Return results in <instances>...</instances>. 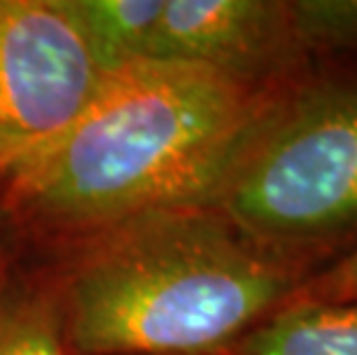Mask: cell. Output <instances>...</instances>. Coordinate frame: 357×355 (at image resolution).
I'll list each match as a JSON object with an SVG mask.
<instances>
[{
	"mask_svg": "<svg viewBox=\"0 0 357 355\" xmlns=\"http://www.w3.org/2000/svg\"><path fill=\"white\" fill-rule=\"evenodd\" d=\"M295 44L309 65H357V0H288Z\"/></svg>",
	"mask_w": 357,
	"mask_h": 355,
	"instance_id": "cell-8",
	"label": "cell"
},
{
	"mask_svg": "<svg viewBox=\"0 0 357 355\" xmlns=\"http://www.w3.org/2000/svg\"><path fill=\"white\" fill-rule=\"evenodd\" d=\"M270 86L143 58L106 74L74 123L17 166L12 192L65 224L116 226L212 208Z\"/></svg>",
	"mask_w": 357,
	"mask_h": 355,
	"instance_id": "cell-1",
	"label": "cell"
},
{
	"mask_svg": "<svg viewBox=\"0 0 357 355\" xmlns=\"http://www.w3.org/2000/svg\"><path fill=\"white\" fill-rule=\"evenodd\" d=\"M307 277L357 247V65L272 86L212 208Z\"/></svg>",
	"mask_w": 357,
	"mask_h": 355,
	"instance_id": "cell-3",
	"label": "cell"
},
{
	"mask_svg": "<svg viewBox=\"0 0 357 355\" xmlns=\"http://www.w3.org/2000/svg\"><path fill=\"white\" fill-rule=\"evenodd\" d=\"M148 58L270 86L305 70L288 0H166Z\"/></svg>",
	"mask_w": 357,
	"mask_h": 355,
	"instance_id": "cell-5",
	"label": "cell"
},
{
	"mask_svg": "<svg viewBox=\"0 0 357 355\" xmlns=\"http://www.w3.org/2000/svg\"><path fill=\"white\" fill-rule=\"evenodd\" d=\"M95 60L116 72L148 58L150 42L166 0H72Z\"/></svg>",
	"mask_w": 357,
	"mask_h": 355,
	"instance_id": "cell-7",
	"label": "cell"
},
{
	"mask_svg": "<svg viewBox=\"0 0 357 355\" xmlns=\"http://www.w3.org/2000/svg\"><path fill=\"white\" fill-rule=\"evenodd\" d=\"M307 275L210 208L109 226L67 286V330L86 355H222L293 298Z\"/></svg>",
	"mask_w": 357,
	"mask_h": 355,
	"instance_id": "cell-2",
	"label": "cell"
},
{
	"mask_svg": "<svg viewBox=\"0 0 357 355\" xmlns=\"http://www.w3.org/2000/svg\"><path fill=\"white\" fill-rule=\"evenodd\" d=\"M222 355H357V300H288Z\"/></svg>",
	"mask_w": 357,
	"mask_h": 355,
	"instance_id": "cell-6",
	"label": "cell"
},
{
	"mask_svg": "<svg viewBox=\"0 0 357 355\" xmlns=\"http://www.w3.org/2000/svg\"><path fill=\"white\" fill-rule=\"evenodd\" d=\"M0 355H67L56 312L40 300L0 298Z\"/></svg>",
	"mask_w": 357,
	"mask_h": 355,
	"instance_id": "cell-9",
	"label": "cell"
},
{
	"mask_svg": "<svg viewBox=\"0 0 357 355\" xmlns=\"http://www.w3.org/2000/svg\"><path fill=\"white\" fill-rule=\"evenodd\" d=\"M291 300L305 302H346L357 300V247L330 266L307 277Z\"/></svg>",
	"mask_w": 357,
	"mask_h": 355,
	"instance_id": "cell-10",
	"label": "cell"
},
{
	"mask_svg": "<svg viewBox=\"0 0 357 355\" xmlns=\"http://www.w3.org/2000/svg\"><path fill=\"white\" fill-rule=\"evenodd\" d=\"M104 77L72 0H0V176L56 141Z\"/></svg>",
	"mask_w": 357,
	"mask_h": 355,
	"instance_id": "cell-4",
	"label": "cell"
}]
</instances>
